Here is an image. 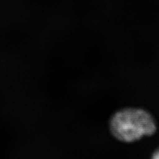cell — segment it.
Segmentation results:
<instances>
[{
	"label": "cell",
	"mask_w": 159,
	"mask_h": 159,
	"mask_svg": "<svg viewBox=\"0 0 159 159\" xmlns=\"http://www.w3.org/2000/svg\"><path fill=\"white\" fill-rule=\"evenodd\" d=\"M109 128L111 134L120 142L132 143L145 136H152L156 127L152 116L137 108H124L110 118Z\"/></svg>",
	"instance_id": "cell-1"
},
{
	"label": "cell",
	"mask_w": 159,
	"mask_h": 159,
	"mask_svg": "<svg viewBox=\"0 0 159 159\" xmlns=\"http://www.w3.org/2000/svg\"><path fill=\"white\" fill-rule=\"evenodd\" d=\"M153 158L155 159H159V151H157V152L154 154Z\"/></svg>",
	"instance_id": "cell-2"
}]
</instances>
